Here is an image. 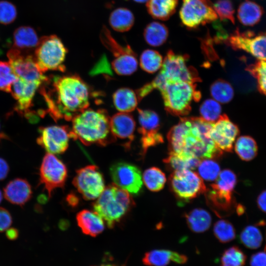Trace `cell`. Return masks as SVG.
<instances>
[{"mask_svg":"<svg viewBox=\"0 0 266 266\" xmlns=\"http://www.w3.org/2000/svg\"><path fill=\"white\" fill-rule=\"evenodd\" d=\"M42 85L40 93L47 104L48 112L56 121H71L88 108L91 90L77 74L55 76Z\"/></svg>","mask_w":266,"mask_h":266,"instance_id":"6da1fadb","label":"cell"},{"mask_svg":"<svg viewBox=\"0 0 266 266\" xmlns=\"http://www.w3.org/2000/svg\"><path fill=\"white\" fill-rule=\"evenodd\" d=\"M213 124L201 117L181 118L167 134L169 152L185 154L200 160L220 158L223 152L209 135Z\"/></svg>","mask_w":266,"mask_h":266,"instance_id":"7a4b0ae2","label":"cell"},{"mask_svg":"<svg viewBox=\"0 0 266 266\" xmlns=\"http://www.w3.org/2000/svg\"><path fill=\"white\" fill-rule=\"evenodd\" d=\"M196 86V83L185 81H160L154 78L138 89L136 93L140 101L157 89L161 93L166 111L174 116H183L191 111L192 101H198L201 98Z\"/></svg>","mask_w":266,"mask_h":266,"instance_id":"3957f363","label":"cell"},{"mask_svg":"<svg viewBox=\"0 0 266 266\" xmlns=\"http://www.w3.org/2000/svg\"><path fill=\"white\" fill-rule=\"evenodd\" d=\"M71 138L85 145L106 146L115 139L110 129V118L103 109L87 108L71 120Z\"/></svg>","mask_w":266,"mask_h":266,"instance_id":"277c9868","label":"cell"},{"mask_svg":"<svg viewBox=\"0 0 266 266\" xmlns=\"http://www.w3.org/2000/svg\"><path fill=\"white\" fill-rule=\"evenodd\" d=\"M134 205L129 193L116 185L105 187L93 203L94 211L112 229L118 223Z\"/></svg>","mask_w":266,"mask_h":266,"instance_id":"5b68a950","label":"cell"},{"mask_svg":"<svg viewBox=\"0 0 266 266\" xmlns=\"http://www.w3.org/2000/svg\"><path fill=\"white\" fill-rule=\"evenodd\" d=\"M67 50L56 35L42 37L33 55L36 66L42 73L49 70L64 71V62Z\"/></svg>","mask_w":266,"mask_h":266,"instance_id":"8992f818","label":"cell"},{"mask_svg":"<svg viewBox=\"0 0 266 266\" xmlns=\"http://www.w3.org/2000/svg\"><path fill=\"white\" fill-rule=\"evenodd\" d=\"M102 44L112 54V67L118 75H129L137 68L138 61L135 53L130 45H122L112 36L109 30L105 26L100 34Z\"/></svg>","mask_w":266,"mask_h":266,"instance_id":"52a82bcc","label":"cell"},{"mask_svg":"<svg viewBox=\"0 0 266 266\" xmlns=\"http://www.w3.org/2000/svg\"><path fill=\"white\" fill-rule=\"evenodd\" d=\"M168 184L180 202H188L206 190L199 174L189 169L173 171L169 177Z\"/></svg>","mask_w":266,"mask_h":266,"instance_id":"ba28073f","label":"cell"},{"mask_svg":"<svg viewBox=\"0 0 266 266\" xmlns=\"http://www.w3.org/2000/svg\"><path fill=\"white\" fill-rule=\"evenodd\" d=\"M189 56L169 50L163 60L161 70L155 79L158 80H182L196 83L200 82L197 70L187 65Z\"/></svg>","mask_w":266,"mask_h":266,"instance_id":"9c48e42d","label":"cell"},{"mask_svg":"<svg viewBox=\"0 0 266 266\" xmlns=\"http://www.w3.org/2000/svg\"><path fill=\"white\" fill-rule=\"evenodd\" d=\"M39 185H43L50 198L53 191L65 186L67 169L64 163L53 154L47 153L39 167Z\"/></svg>","mask_w":266,"mask_h":266,"instance_id":"30bf717a","label":"cell"},{"mask_svg":"<svg viewBox=\"0 0 266 266\" xmlns=\"http://www.w3.org/2000/svg\"><path fill=\"white\" fill-rule=\"evenodd\" d=\"M179 17L186 28L192 29L213 22L218 18L214 9L205 0H182Z\"/></svg>","mask_w":266,"mask_h":266,"instance_id":"8fae6325","label":"cell"},{"mask_svg":"<svg viewBox=\"0 0 266 266\" xmlns=\"http://www.w3.org/2000/svg\"><path fill=\"white\" fill-rule=\"evenodd\" d=\"M72 184L82 197L88 200L97 199L105 188L103 175L95 165L87 166L77 170Z\"/></svg>","mask_w":266,"mask_h":266,"instance_id":"7c38bea8","label":"cell"},{"mask_svg":"<svg viewBox=\"0 0 266 266\" xmlns=\"http://www.w3.org/2000/svg\"><path fill=\"white\" fill-rule=\"evenodd\" d=\"M109 171L111 179L116 186L133 195H138L142 192L141 172L136 166L119 162L112 165Z\"/></svg>","mask_w":266,"mask_h":266,"instance_id":"4fadbf2b","label":"cell"},{"mask_svg":"<svg viewBox=\"0 0 266 266\" xmlns=\"http://www.w3.org/2000/svg\"><path fill=\"white\" fill-rule=\"evenodd\" d=\"M139 127L138 132L141 135V155H144L151 147L164 142V137L159 132L160 118L154 111L137 109Z\"/></svg>","mask_w":266,"mask_h":266,"instance_id":"5bb4252c","label":"cell"},{"mask_svg":"<svg viewBox=\"0 0 266 266\" xmlns=\"http://www.w3.org/2000/svg\"><path fill=\"white\" fill-rule=\"evenodd\" d=\"M7 56L9 63L18 77L42 84L47 80L48 78L38 69L33 55L12 48Z\"/></svg>","mask_w":266,"mask_h":266,"instance_id":"9a60e30c","label":"cell"},{"mask_svg":"<svg viewBox=\"0 0 266 266\" xmlns=\"http://www.w3.org/2000/svg\"><path fill=\"white\" fill-rule=\"evenodd\" d=\"M38 132L37 143L47 153L60 154L67 150L71 138V129L68 127L55 125L40 127Z\"/></svg>","mask_w":266,"mask_h":266,"instance_id":"2e32d148","label":"cell"},{"mask_svg":"<svg viewBox=\"0 0 266 266\" xmlns=\"http://www.w3.org/2000/svg\"><path fill=\"white\" fill-rule=\"evenodd\" d=\"M226 43L235 50L245 51L258 60H266V33L255 35L250 32H235Z\"/></svg>","mask_w":266,"mask_h":266,"instance_id":"e0dca14e","label":"cell"},{"mask_svg":"<svg viewBox=\"0 0 266 266\" xmlns=\"http://www.w3.org/2000/svg\"><path fill=\"white\" fill-rule=\"evenodd\" d=\"M239 133L237 126L223 114L213 123L209 135L216 145L222 151L232 152L233 143Z\"/></svg>","mask_w":266,"mask_h":266,"instance_id":"ac0fdd59","label":"cell"},{"mask_svg":"<svg viewBox=\"0 0 266 266\" xmlns=\"http://www.w3.org/2000/svg\"><path fill=\"white\" fill-rule=\"evenodd\" d=\"M43 84L38 82H30L18 77L13 84L11 93L17 101L16 110L28 115L33 103L36 91Z\"/></svg>","mask_w":266,"mask_h":266,"instance_id":"d6986e66","label":"cell"},{"mask_svg":"<svg viewBox=\"0 0 266 266\" xmlns=\"http://www.w3.org/2000/svg\"><path fill=\"white\" fill-rule=\"evenodd\" d=\"M135 122L129 113L119 112L110 118V129L115 140L118 138L125 142L124 147L128 149L134 139Z\"/></svg>","mask_w":266,"mask_h":266,"instance_id":"ffe728a7","label":"cell"},{"mask_svg":"<svg viewBox=\"0 0 266 266\" xmlns=\"http://www.w3.org/2000/svg\"><path fill=\"white\" fill-rule=\"evenodd\" d=\"M4 196L10 203L23 206L32 198V189L29 182L23 178H15L9 181L3 189Z\"/></svg>","mask_w":266,"mask_h":266,"instance_id":"44dd1931","label":"cell"},{"mask_svg":"<svg viewBox=\"0 0 266 266\" xmlns=\"http://www.w3.org/2000/svg\"><path fill=\"white\" fill-rule=\"evenodd\" d=\"M183 254L167 249H154L145 253L143 263L147 266H166L171 262L183 265L188 261Z\"/></svg>","mask_w":266,"mask_h":266,"instance_id":"7402d4cb","label":"cell"},{"mask_svg":"<svg viewBox=\"0 0 266 266\" xmlns=\"http://www.w3.org/2000/svg\"><path fill=\"white\" fill-rule=\"evenodd\" d=\"M76 219L78 226L85 234L95 237L104 229L103 219L95 211L82 210L77 214Z\"/></svg>","mask_w":266,"mask_h":266,"instance_id":"603a6c76","label":"cell"},{"mask_svg":"<svg viewBox=\"0 0 266 266\" xmlns=\"http://www.w3.org/2000/svg\"><path fill=\"white\" fill-rule=\"evenodd\" d=\"M206 201L208 206L218 216L227 213L233 205V194L218 190L210 186L205 192Z\"/></svg>","mask_w":266,"mask_h":266,"instance_id":"cb8c5ba5","label":"cell"},{"mask_svg":"<svg viewBox=\"0 0 266 266\" xmlns=\"http://www.w3.org/2000/svg\"><path fill=\"white\" fill-rule=\"evenodd\" d=\"M39 41L38 36L33 28L29 26H22L18 28L14 32L13 48L24 52L35 49Z\"/></svg>","mask_w":266,"mask_h":266,"instance_id":"d4e9b609","label":"cell"},{"mask_svg":"<svg viewBox=\"0 0 266 266\" xmlns=\"http://www.w3.org/2000/svg\"><path fill=\"white\" fill-rule=\"evenodd\" d=\"M163 161L167 169L175 171L195 169L198 167L200 160L185 154L169 152L168 156Z\"/></svg>","mask_w":266,"mask_h":266,"instance_id":"484cf974","label":"cell"},{"mask_svg":"<svg viewBox=\"0 0 266 266\" xmlns=\"http://www.w3.org/2000/svg\"><path fill=\"white\" fill-rule=\"evenodd\" d=\"M179 0H149L146 7L154 19L166 21L175 12Z\"/></svg>","mask_w":266,"mask_h":266,"instance_id":"4316f807","label":"cell"},{"mask_svg":"<svg viewBox=\"0 0 266 266\" xmlns=\"http://www.w3.org/2000/svg\"><path fill=\"white\" fill-rule=\"evenodd\" d=\"M115 108L121 112L129 113L133 111L138 104L136 93L129 88H121L112 96Z\"/></svg>","mask_w":266,"mask_h":266,"instance_id":"83f0119b","label":"cell"},{"mask_svg":"<svg viewBox=\"0 0 266 266\" xmlns=\"http://www.w3.org/2000/svg\"><path fill=\"white\" fill-rule=\"evenodd\" d=\"M187 224L194 233H202L210 227L211 217L206 210L195 208L185 214Z\"/></svg>","mask_w":266,"mask_h":266,"instance_id":"f1b7e54d","label":"cell"},{"mask_svg":"<svg viewBox=\"0 0 266 266\" xmlns=\"http://www.w3.org/2000/svg\"><path fill=\"white\" fill-rule=\"evenodd\" d=\"M262 14L263 10L259 4L246 0L239 6L237 15L242 24L251 26L259 22Z\"/></svg>","mask_w":266,"mask_h":266,"instance_id":"f546056e","label":"cell"},{"mask_svg":"<svg viewBox=\"0 0 266 266\" xmlns=\"http://www.w3.org/2000/svg\"><path fill=\"white\" fill-rule=\"evenodd\" d=\"M143 35L147 44L151 46L158 47L166 41L168 36V30L163 23L154 21L146 26Z\"/></svg>","mask_w":266,"mask_h":266,"instance_id":"4dcf8cb0","label":"cell"},{"mask_svg":"<svg viewBox=\"0 0 266 266\" xmlns=\"http://www.w3.org/2000/svg\"><path fill=\"white\" fill-rule=\"evenodd\" d=\"M234 149L239 158L246 162L255 159L258 152L256 140L249 135L239 136L235 142Z\"/></svg>","mask_w":266,"mask_h":266,"instance_id":"1f68e13d","label":"cell"},{"mask_svg":"<svg viewBox=\"0 0 266 266\" xmlns=\"http://www.w3.org/2000/svg\"><path fill=\"white\" fill-rule=\"evenodd\" d=\"M134 18L133 13L126 8H118L111 13L109 23L116 31L124 32L129 31L134 24Z\"/></svg>","mask_w":266,"mask_h":266,"instance_id":"d6a6232c","label":"cell"},{"mask_svg":"<svg viewBox=\"0 0 266 266\" xmlns=\"http://www.w3.org/2000/svg\"><path fill=\"white\" fill-rule=\"evenodd\" d=\"M210 92L212 97L222 103H228L233 98L234 91L233 87L228 81L219 79L210 86Z\"/></svg>","mask_w":266,"mask_h":266,"instance_id":"836d02e7","label":"cell"},{"mask_svg":"<svg viewBox=\"0 0 266 266\" xmlns=\"http://www.w3.org/2000/svg\"><path fill=\"white\" fill-rule=\"evenodd\" d=\"M142 178L146 187L153 192L161 190L166 180L165 173L157 167H151L146 169L143 172Z\"/></svg>","mask_w":266,"mask_h":266,"instance_id":"e575fe53","label":"cell"},{"mask_svg":"<svg viewBox=\"0 0 266 266\" xmlns=\"http://www.w3.org/2000/svg\"><path fill=\"white\" fill-rule=\"evenodd\" d=\"M163 62L162 55L157 51L146 49L140 57V66L146 72L152 73L161 68Z\"/></svg>","mask_w":266,"mask_h":266,"instance_id":"d590c367","label":"cell"},{"mask_svg":"<svg viewBox=\"0 0 266 266\" xmlns=\"http://www.w3.org/2000/svg\"><path fill=\"white\" fill-rule=\"evenodd\" d=\"M245 70L256 79L258 91L266 97V60H258Z\"/></svg>","mask_w":266,"mask_h":266,"instance_id":"8d00e7d4","label":"cell"},{"mask_svg":"<svg viewBox=\"0 0 266 266\" xmlns=\"http://www.w3.org/2000/svg\"><path fill=\"white\" fill-rule=\"evenodd\" d=\"M239 238L245 247L252 249L260 247L263 242V235L261 231L253 225L246 226L241 232Z\"/></svg>","mask_w":266,"mask_h":266,"instance_id":"74e56055","label":"cell"},{"mask_svg":"<svg viewBox=\"0 0 266 266\" xmlns=\"http://www.w3.org/2000/svg\"><path fill=\"white\" fill-rule=\"evenodd\" d=\"M246 256L237 246H233L226 249L220 258L221 266H243Z\"/></svg>","mask_w":266,"mask_h":266,"instance_id":"f35d334b","label":"cell"},{"mask_svg":"<svg viewBox=\"0 0 266 266\" xmlns=\"http://www.w3.org/2000/svg\"><path fill=\"white\" fill-rule=\"evenodd\" d=\"M215 183L210 186L225 192L233 194L237 183L235 173L230 169L222 170L216 179Z\"/></svg>","mask_w":266,"mask_h":266,"instance_id":"ab89813d","label":"cell"},{"mask_svg":"<svg viewBox=\"0 0 266 266\" xmlns=\"http://www.w3.org/2000/svg\"><path fill=\"white\" fill-rule=\"evenodd\" d=\"M213 233L218 240L223 243L233 240L236 236L234 228L232 223L222 219L214 224Z\"/></svg>","mask_w":266,"mask_h":266,"instance_id":"60d3db41","label":"cell"},{"mask_svg":"<svg viewBox=\"0 0 266 266\" xmlns=\"http://www.w3.org/2000/svg\"><path fill=\"white\" fill-rule=\"evenodd\" d=\"M222 108L218 101L214 99H207L200 105V112L204 120L215 123L221 115Z\"/></svg>","mask_w":266,"mask_h":266,"instance_id":"b9f144b4","label":"cell"},{"mask_svg":"<svg viewBox=\"0 0 266 266\" xmlns=\"http://www.w3.org/2000/svg\"><path fill=\"white\" fill-rule=\"evenodd\" d=\"M199 175L206 181L215 180L220 171L219 165L211 159H205L201 161L198 166Z\"/></svg>","mask_w":266,"mask_h":266,"instance_id":"7bdbcfd3","label":"cell"},{"mask_svg":"<svg viewBox=\"0 0 266 266\" xmlns=\"http://www.w3.org/2000/svg\"><path fill=\"white\" fill-rule=\"evenodd\" d=\"M18 77L9 62L0 61V91L10 93Z\"/></svg>","mask_w":266,"mask_h":266,"instance_id":"ee69618b","label":"cell"},{"mask_svg":"<svg viewBox=\"0 0 266 266\" xmlns=\"http://www.w3.org/2000/svg\"><path fill=\"white\" fill-rule=\"evenodd\" d=\"M213 7L220 20H229L234 24V8L231 0H217L213 3Z\"/></svg>","mask_w":266,"mask_h":266,"instance_id":"f6af8a7d","label":"cell"},{"mask_svg":"<svg viewBox=\"0 0 266 266\" xmlns=\"http://www.w3.org/2000/svg\"><path fill=\"white\" fill-rule=\"evenodd\" d=\"M17 16L16 7L12 3L0 1V23L7 25L12 23Z\"/></svg>","mask_w":266,"mask_h":266,"instance_id":"bcb514c9","label":"cell"},{"mask_svg":"<svg viewBox=\"0 0 266 266\" xmlns=\"http://www.w3.org/2000/svg\"><path fill=\"white\" fill-rule=\"evenodd\" d=\"M213 27L216 31L214 40L218 42L227 41L229 35L227 32L224 28L221 22L217 19L212 22Z\"/></svg>","mask_w":266,"mask_h":266,"instance_id":"7dc6e473","label":"cell"},{"mask_svg":"<svg viewBox=\"0 0 266 266\" xmlns=\"http://www.w3.org/2000/svg\"><path fill=\"white\" fill-rule=\"evenodd\" d=\"M12 223V217L9 211L5 208L0 207V233L8 229Z\"/></svg>","mask_w":266,"mask_h":266,"instance_id":"c3c4849f","label":"cell"},{"mask_svg":"<svg viewBox=\"0 0 266 266\" xmlns=\"http://www.w3.org/2000/svg\"><path fill=\"white\" fill-rule=\"evenodd\" d=\"M250 264L251 266H266V252H259L253 254Z\"/></svg>","mask_w":266,"mask_h":266,"instance_id":"681fc988","label":"cell"},{"mask_svg":"<svg viewBox=\"0 0 266 266\" xmlns=\"http://www.w3.org/2000/svg\"><path fill=\"white\" fill-rule=\"evenodd\" d=\"M257 204L259 208L266 213V190L261 192L258 196Z\"/></svg>","mask_w":266,"mask_h":266,"instance_id":"f907efd6","label":"cell"},{"mask_svg":"<svg viewBox=\"0 0 266 266\" xmlns=\"http://www.w3.org/2000/svg\"><path fill=\"white\" fill-rule=\"evenodd\" d=\"M9 170V167L6 161L3 159L0 158V181L6 177Z\"/></svg>","mask_w":266,"mask_h":266,"instance_id":"816d5d0a","label":"cell"},{"mask_svg":"<svg viewBox=\"0 0 266 266\" xmlns=\"http://www.w3.org/2000/svg\"><path fill=\"white\" fill-rule=\"evenodd\" d=\"M6 231V236L10 240H15L19 235L18 231L14 228H9Z\"/></svg>","mask_w":266,"mask_h":266,"instance_id":"f5cc1de1","label":"cell"},{"mask_svg":"<svg viewBox=\"0 0 266 266\" xmlns=\"http://www.w3.org/2000/svg\"><path fill=\"white\" fill-rule=\"evenodd\" d=\"M68 202L71 205H76L77 204L78 201L77 197H75L74 195L70 194L67 197Z\"/></svg>","mask_w":266,"mask_h":266,"instance_id":"db71d44e","label":"cell"},{"mask_svg":"<svg viewBox=\"0 0 266 266\" xmlns=\"http://www.w3.org/2000/svg\"><path fill=\"white\" fill-rule=\"evenodd\" d=\"M93 266H120L114 264H109V263H105V264H101L99 265H96Z\"/></svg>","mask_w":266,"mask_h":266,"instance_id":"11a10c76","label":"cell"},{"mask_svg":"<svg viewBox=\"0 0 266 266\" xmlns=\"http://www.w3.org/2000/svg\"><path fill=\"white\" fill-rule=\"evenodd\" d=\"M7 136L4 134V133H1L0 132V139H1V138H3V139H5V138H7Z\"/></svg>","mask_w":266,"mask_h":266,"instance_id":"9f6ffc18","label":"cell"},{"mask_svg":"<svg viewBox=\"0 0 266 266\" xmlns=\"http://www.w3.org/2000/svg\"><path fill=\"white\" fill-rule=\"evenodd\" d=\"M133 1L138 3H144L147 2L149 0H133Z\"/></svg>","mask_w":266,"mask_h":266,"instance_id":"6f0895ef","label":"cell"},{"mask_svg":"<svg viewBox=\"0 0 266 266\" xmlns=\"http://www.w3.org/2000/svg\"><path fill=\"white\" fill-rule=\"evenodd\" d=\"M2 200V194L1 191L0 190V203H1Z\"/></svg>","mask_w":266,"mask_h":266,"instance_id":"680465c9","label":"cell"},{"mask_svg":"<svg viewBox=\"0 0 266 266\" xmlns=\"http://www.w3.org/2000/svg\"><path fill=\"white\" fill-rule=\"evenodd\" d=\"M265 251L266 252V244L265 248Z\"/></svg>","mask_w":266,"mask_h":266,"instance_id":"91938a15","label":"cell"},{"mask_svg":"<svg viewBox=\"0 0 266 266\" xmlns=\"http://www.w3.org/2000/svg\"></svg>","mask_w":266,"mask_h":266,"instance_id":"94428289","label":"cell"}]
</instances>
